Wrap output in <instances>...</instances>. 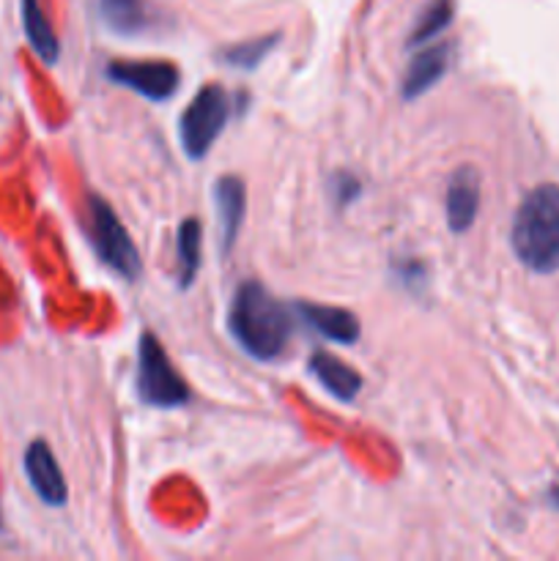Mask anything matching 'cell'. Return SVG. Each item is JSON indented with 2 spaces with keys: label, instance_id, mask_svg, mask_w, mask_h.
<instances>
[{
  "label": "cell",
  "instance_id": "3",
  "mask_svg": "<svg viewBox=\"0 0 559 561\" xmlns=\"http://www.w3.org/2000/svg\"><path fill=\"white\" fill-rule=\"evenodd\" d=\"M137 394L142 403L157 405V409H179L192 398L186 381L164 354L157 334L151 332H142L140 348H137Z\"/></svg>",
  "mask_w": 559,
  "mask_h": 561
},
{
  "label": "cell",
  "instance_id": "4",
  "mask_svg": "<svg viewBox=\"0 0 559 561\" xmlns=\"http://www.w3.org/2000/svg\"><path fill=\"white\" fill-rule=\"evenodd\" d=\"M230 118V96L225 93L223 85H206L195 93L190 107L184 110L179 124L181 146H184L186 157L203 159L217 137L223 135L225 124Z\"/></svg>",
  "mask_w": 559,
  "mask_h": 561
},
{
  "label": "cell",
  "instance_id": "19",
  "mask_svg": "<svg viewBox=\"0 0 559 561\" xmlns=\"http://www.w3.org/2000/svg\"><path fill=\"white\" fill-rule=\"evenodd\" d=\"M0 529H3V518H0Z\"/></svg>",
  "mask_w": 559,
  "mask_h": 561
},
{
  "label": "cell",
  "instance_id": "14",
  "mask_svg": "<svg viewBox=\"0 0 559 561\" xmlns=\"http://www.w3.org/2000/svg\"><path fill=\"white\" fill-rule=\"evenodd\" d=\"M99 14L104 25L118 36H137L151 25L146 0H99Z\"/></svg>",
  "mask_w": 559,
  "mask_h": 561
},
{
  "label": "cell",
  "instance_id": "12",
  "mask_svg": "<svg viewBox=\"0 0 559 561\" xmlns=\"http://www.w3.org/2000/svg\"><path fill=\"white\" fill-rule=\"evenodd\" d=\"M310 373L332 398L343 400V403H351L362 392L360 373L351 365H345V362H340L338 356L327 354V351H316L310 356Z\"/></svg>",
  "mask_w": 559,
  "mask_h": 561
},
{
  "label": "cell",
  "instance_id": "1",
  "mask_svg": "<svg viewBox=\"0 0 559 561\" xmlns=\"http://www.w3.org/2000/svg\"><path fill=\"white\" fill-rule=\"evenodd\" d=\"M228 327L236 343L258 362H272L288 345L294 332V318L288 307L280 305L261 283L247 279L233 294L228 312Z\"/></svg>",
  "mask_w": 559,
  "mask_h": 561
},
{
  "label": "cell",
  "instance_id": "7",
  "mask_svg": "<svg viewBox=\"0 0 559 561\" xmlns=\"http://www.w3.org/2000/svg\"><path fill=\"white\" fill-rule=\"evenodd\" d=\"M22 466H25L27 485L33 488V493H36L47 507H64L66 499H69V485H66V477L64 471H60L49 444L42 442V438L27 444Z\"/></svg>",
  "mask_w": 559,
  "mask_h": 561
},
{
  "label": "cell",
  "instance_id": "9",
  "mask_svg": "<svg viewBox=\"0 0 559 561\" xmlns=\"http://www.w3.org/2000/svg\"><path fill=\"white\" fill-rule=\"evenodd\" d=\"M480 211V175L464 164L447 184V225L453 233H466Z\"/></svg>",
  "mask_w": 559,
  "mask_h": 561
},
{
  "label": "cell",
  "instance_id": "16",
  "mask_svg": "<svg viewBox=\"0 0 559 561\" xmlns=\"http://www.w3.org/2000/svg\"><path fill=\"white\" fill-rule=\"evenodd\" d=\"M453 16H455L453 0H431L427 9L420 14V20H417L414 31H411L409 47H420V44L433 42L438 33L447 31Z\"/></svg>",
  "mask_w": 559,
  "mask_h": 561
},
{
  "label": "cell",
  "instance_id": "18",
  "mask_svg": "<svg viewBox=\"0 0 559 561\" xmlns=\"http://www.w3.org/2000/svg\"><path fill=\"white\" fill-rule=\"evenodd\" d=\"M329 190H332L338 208H345L349 203H354L356 197L362 195V181L351 173H338L332 179V184H329Z\"/></svg>",
  "mask_w": 559,
  "mask_h": 561
},
{
  "label": "cell",
  "instance_id": "15",
  "mask_svg": "<svg viewBox=\"0 0 559 561\" xmlns=\"http://www.w3.org/2000/svg\"><path fill=\"white\" fill-rule=\"evenodd\" d=\"M175 250H179V285L190 288L201 268V252H203V225L201 219L190 217L181 222L179 233H175Z\"/></svg>",
  "mask_w": 559,
  "mask_h": 561
},
{
  "label": "cell",
  "instance_id": "13",
  "mask_svg": "<svg viewBox=\"0 0 559 561\" xmlns=\"http://www.w3.org/2000/svg\"><path fill=\"white\" fill-rule=\"evenodd\" d=\"M20 11L27 44H31L33 53H36L44 64L53 66L60 55V44L53 25H49L47 14H44L42 3H38V0H20Z\"/></svg>",
  "mask_w": 559,
  "mask_h": 561
},
{
  "label": "cell",
  "instance_id": "17",
  "mask_svg": "<svg viewBox=\"0 0 559 561\" xmlns=\"http://www.w3.org/2000/svg\"><path fill=\"white\" fill-rule=\"evenodd\" d=\"M280 44V33H269V36H258L250 38V42H241L233 44L223 53L225 64L230 66H239V69H255L258 64H263L269 53Z\"/></svg>",
  "mask_w": 559,
  "mask_h": 561
},
{
  "label": "cell",
  "instance_id": "5",
  "mask_svg": "<svg viewBox=\"0 0 559 561\" xmlns=\"http://www.w3.org/2000/svg\"><path fill=\"white\" fill-rule=\"evenodd\" d=\"M91 241L96 247L99 257L115 274H121L124 279H135L140 274V252H137L135 241L129 239L121 219L110 208V203L102 201V197H91Z\"/></svg>",
  "mask_w": 559,
  "mask_h": 561
},
{
  "label": "cell",
  "instance_id": "11",
  "mask_svg": "<svg viewBox=\"0 0 559 561\" xmlns=\"http://www.w3.org/2000/svg\"><path fill=\"white\" fill-rule=\"evenodd\" d=\"M449 55H453V47H449V44H433V47L422 49V53H417L414 58H411L403 77L406 102L422 96V93L431 91V88L442 80L444 71L449 69Z\"/></svg>",
  "mask_w": 559,
  "mask_h": 561
},
{
  "label": "cell",
  "instance_id": "2",
  "mask_svg": "<svg viewBox=\"0 0 559 561\" xmlns=\"http://www.w3.org/2000/svg\"><path fill=\"white\" fill-rule=\"evenodd\" d=\"M510 244L515 257L535 274L559 272V186L540 184L521 201Z\"/></svg>",
  "mask_w": 559,
  "mask_h": 561
},
{
  "label": "cell",
  "instance_id": "10",
  "mask_svg": "<svg viewBox=\"0 0 559 561\" xmlns=\"http://www.w3.org/2000/svg\"><path fill=\"white\" fill-rule=\"evenodd\" d=\"M296 316L307 323L310 329H316L318 334H323L327 340H334L340 345H354L360 340L362 327L356 321L354 312L343 310V307H327V305H312V301H301L294 307Z\"/></svg>",
  "mask_w": 559,
  "mask_h": 561
},
{
  "label": "cell",
  "instance_id": "8",
  "mask_svg": "<svg viewBox=\"0 0 559 561\" xmlns=\"http://www.w3.org/2000/svg\"><path fill=\"white\" fill-rule=\"evenodd\" d=\"M214 206H217V222H219V250L228 255L230 247L239 239L241 222H244L247 211V192L244 181L236 175H223L214 184Z\"/></svg>",
  "mask_w": 559,
  "mask_h": 561
},
{
  "label": "cell",
  "instance_id": "6",
  "mask_svg": "<svg viewBox=\"0 0 559 561\" xmlns=\"http://www.w3.org/2000/svg\"><path fill=\"white\" fill-rule=\"evenodd\" d=\"M107 80L140 93L148 102H164L179 91L181 75L170 60H113Z\"/></svg>",
  "mask_w": 559,
  "mask_h": 561
}]
</instances>
